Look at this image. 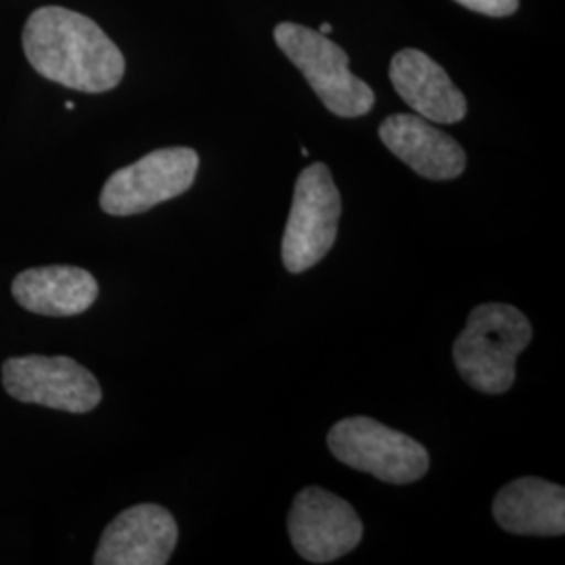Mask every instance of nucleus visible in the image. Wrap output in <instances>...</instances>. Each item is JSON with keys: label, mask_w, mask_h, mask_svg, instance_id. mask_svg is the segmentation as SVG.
I'll list each match as a JSON object with an SVG mask.
<instances>
[{"label": "nucleus", "mask_w": 565, "mask_h": 565, "mask_svg": "<svg viewBox=\"0 0 565 565\" xmlns=\"http://www.w3.org/2000/svg\"><path fill=\"white\" fill-rule=\"evenodd\" d=\"M532 342V324L515 306L480 303L452 345L459 375L482 394H505L515 382L518 356Z\"/></svg>", "instance_id": "f03ea898"}, {"label": "nucleus", "mask_w": 565, "mask_h": 565, "mask_svg": "<svg viewBox=\"0 0 565 565\" xmlns=\"http://www.w3.org/2000/svg\"><path fill=\"white\" fill-rule=\"evenodd\" d=\"M385 147L429 181H452L465 172L463 147L422 116L394 114L380 126Z\"/></svg>", "instance_id": "9d476101"}, {"label": "nucleus", "mask_w": 565, "mask_h": 565, "mask_svg": "<svg viewBox=\"0 0 565 565\" xmlns=\"http://www.w3.org/2000/svg\"><path fill=\"white\" fill-rule=\"evenodd\" d=\"M200 170V156L189 147H166L114 172L102 191L109 216H135L186 193Z\"/></svg>", "instance_id": "423d86ee"}, {"label": "nucleus", "mask_w": 565, "mask_h": 565, "mask_svg": "<svg viewBox=\"0 0 565 565\" xmlns=\"http://www.w3.org/2000/svg\"><path fill=\"white\" fill-rule=\"evenodd\" d=\"M2 384L15 401L67 413H90L102 403V385L67 356H20L2 364Z\"/></svg>", "instance_id": "0eeeda50"}, {"label": "nucleus", "mask_w": 565, "mask_h": 565, "mask_svg": "<svg viewBox=\"0 0 565 565\" xmlns=\"http://www.w3.org/2000/svg\"><path fill=\"white\" fill-rule=\"evenodd\" d=\"M179 541V525L160 505H135L105 527L95 553L97 565H163Z\"/></svg>", "instance_id": "1a4fd4ad"}, {"label": "nucleus", "mask_w": 565, "mask_h": 565, "mask_svg": "<svg viewBox=\"0 0 565 565\" xmlns=\"http://www.w3.org/2000/svg\"><path fill=\"white\" fill-rule=\"evenodd\" d=\"M331 30H333V25H331V23H323V25L319 28V32L324 34V36H327V34H331Z\"/></svg>", "instance_id": "2eb2a0df"}, {"label": "nucleus", "mask_w": 565, "mask_h": 565, "mask_svg": "<svg viewBox=\"0 0 565 565\" xmlns=\"http://www.w3.org/2000/svg\"><path fill=\"white\" fill-rule=\"evenodd\" d=\"M275 42L300 72L324 107L340 118H361L375 105V93L348 67L340 44L306 25L282 21L275 28Z\"/></svg>", "instance_id": "7ed1b4c3"}, {"label": "nucleus", "mask_w": 565, "mask_h": 565, "mask_svg": "<svg viewBox=\"0 0 565 565\" xmlns=\"http://www.w3.org/2000/svg\"><path fill=\"white\" fill-rule=\"evenodd\" d=\"M23 51L41 76L82 93L116 88L126 70L120 49L102 28L63 7H42L30 15Z\"/></svg>", "instance_id": "f257e3e1"}, {"label": "nucleus", "mask_w": 565, "mask_h": 565, "mask_svg": "<svg viewBox=\"0 0 565 565\" xmlns=\"http://www.w3.org/2000/svg\"><path fill=\"white\" fill-rule=\"evenodd\" d=\"M287 532L306 562L331 564L361 545L363 522L348 501L319 486H308L291 503Z\"/></svg>", "instance_id": "6e6552de"}, {"label": "nucleus", "mask_w": 565, "mask_h": 565, "mask_svg": "<svg viewBox=\"0 0 565 565\" xmlns=\"http://www.w3.org/2000/svg\"><path fill=\"white\" fill-rule=\"evenodd\" d=\"M327 445L340 463L371 473L385 484H413L429 469L424 445L371 417L338 422L327 436Z\"/></svg>", "instance_id": "20e7f679"}, {"label": "nucleus", "mask_w": 565, "mask_h": 565, "mask_svg": "<svg viewBox=\"0 0 565 565\" xmlns=\"http://www.w3.org/2000/svg\"><path fill=\"white\" fill-rule=\"evenodd\" d=\"M457 2L488 18L513 15L520 7V0H457Z\"/></svg>", "instance_id": "4468645a"}, {"label": "nucleus", "mask_w": 565, "mask_h": 565, "mask_svg": "<svg viewBox=\"0 0 565 565\" xmlns=\"http://www.w3.org/2000/svg\"><path fill=\"white\" fill-rule=\"evenodd\" d=\"M342 195L323 162L303 168L282 233V266L300 275L323 260L338 239Z\"/></svg>", "instance_id": "39448f33"}, {"label": "nucleus", "mask_w": 565, "mask_h": 565, "mask_svg": "<svg viewBox=\"0 0 565 565\" xmlns=\"http://www.w3.org/2000/svg\"><path fill=\"white\" fill-rule=\"evenodd\" d=\"M492 515L509 534L562 536L565 532L564 486L543 478H518L499 490Z\"/></svg>", "instance_id": "f8f14e48"}, {"label": "nucleus", "mask_w": 565, "mask_h": 565, "mask_svg": "<svg viewBox=\"0 0 565 565\" xmlns=\"http://www.w3.org/2000/svg\"><path fill=\"white\" fill-rule=\"evenodd\" d=\"M65 109H70V111H74V109H76V105H74V103H65Z\"/></svg>", "instance_id": "dca6fc26"}, {"label": "nucleus", "mask_w": 565, "mask_h": 565, "mask_svg": "<svg viewBox=\"0 0 565 565\" xmlns=\"http://www.w3.org/2000/svg\"><path fill=\"white\" fill-rule=\"evenodd\" d=\"M99 296L97 279L76 266H42L23 270L13 281V298L25 310L44 317H74Z\"/></svg>", "instance_id": "ddd939ff"}, {"label": "nucleus", "mask_w": 565, "mask_h": 565, "mask_svg": "<svg viewBox=\"0 0 565 565\" xmlns=\"http://www.w3.org/2000/svg\"><path fill=\"white\" fill-rule=\"evenodd\" d=\"M390 81L403 102L427 121L457 124L467 116V99L445 67L417 49H404L390 63Z\"/></svg>", "instance_id": "9b49d317"}]
</instances>
